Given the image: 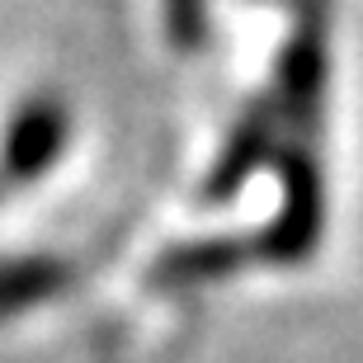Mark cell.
Returning a JSON list of instances; mask_svg holds the SVG:
<instances>
[{"mask_svg":"<svg viewBox=\"0 0 363 363\" xmlns=\"http://www.w3.org/2000/svg\"><path fill=\"white\" fill-rule=\"evenodd\" d=\"M67 108L57 99H33L14 113L10 133H5V156H0V175L10 184H24V179L43 175L48 165L62 156L67 147Z\"/></svg>","mask_w":363,"mask_h":363,"instance_id":"1","label":"cell"},{"mask_svg":"<svg viewBox=\"0 0 363 363\" xmlns=\"http://www.w3.org/2000/svg\"><path fill=\"white\" fill-rule=\"evenodd\" d=\"M321 236V179L307 151L283 161V217L264 236V250L279 259H302Z\"/></svg>","mask_w":363,"mask_h":363,"instance_id":"2","label":"cell"},{"mask_svg":"<svg viewBox=\"0 0 363 363\" xmlns=\"http://www.w3.org/2000/svg\"><path fill=\"white\" fill-rule=\"evenodd\" d=\"M245 250L236 241H194V245H179L170 255L151 269V283L161 288H189V283H203V279H217V274L236 269V259Z\"/></svg>","mask_w":363,"mask_h":363,"instance_id":"3","label":"cell"},{"mask_svg":"<svg viewBox=\"0 0 363 363\" xmlns=\"http://www.w3.org/2000/svg\"><path fill=\"white\" fill-rule=\"evenodd\" d=\"M62 283H67V269L57 259H14V264H0V316L43 302Z\"/></svg>","mask_w":363,"mask_h":363,"instance_id":"4","label":"cell"},{"mask_svg":"<svg viewBox=\"0 0 363 363\" xmlns=\"http://www.w3.org/2000/svg\"><path fill=\"white\" fill-rule=\"evenodd\" d=\"M170 33L179 48L199 43L203 33V0H170Z\"/></svg>","mask_w":363,"mask_h":363,"instance_id":"5","label":"cell"}]
</instances>
